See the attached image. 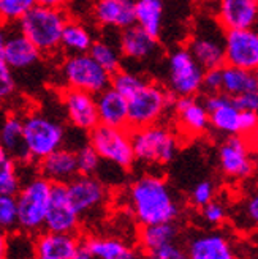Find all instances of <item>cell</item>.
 <instances>
[{"mask_svg":"<svg viewBox=\"0 0 258 259\" xmlns=\"http://www.w3.org/2000/svg\"><path fill=\"white\" fill-rule=\"evenodd\" d=\"M128 207L138 225H156L176 222L180 204L170 184L160 176H139L128 187Z\"/></svg>","mask_w":258,"mask_h":259,"instance_id":"cell-1","label":"cell"},{"mask_svg":"<svg viewBox=\"0 0 258 259\" xmlns=\"http://www.w3.org/2000/svg\"><path fill=\"white\" fill-rule=\"evenodd\" d=\"M67 21L63 10L35 5L18 21V30L42 54H54L60 49V36Z\"/></svg>","mask_w":258,"mask_h":259,"instance_id":"cell-2","label":"cell"},{"mask_svg":"<svg viewBox=\"0 0 258 259\" xmlns=\"http://www.w3.org/2000/svg\"><path fill=\"white\" fill-rule=\"evenodd\" d=\"M132 146L135 160L151 166H163L174 160L179 150V139L173 130L159 123L135 128Z\"/></svg>","mask_w":258,"mask_h":259,"instance_id":"cell-3","label":"cell"},{"mask_svg":"<svg viewBox=\"0 0 258 259\" xmlns=\"http://www.w3.org/2000/svg\"><path fill=\"white\" fill-rule=\"evenodd\" d=\"M53 184L43 176H33L22 182L16 196L18 204V229L29 236L43 231Z\"/></svg>","mask_w":258,"mask_h":259,"instance_id":"cell-4","label":"cell"},{"mask_svg":"<svg viewBox=\"0 0 258 259\" xmlns=\"http://www.w3.org/2000/svg\"><path fill=\"white\" fill-rule=\"evenodd\" d=\"M24 144L30 161H40L49 153L63 147L67 132L56 117L45 112H32L22 119Z\"/></svg>","mask_w":258,"mask_h":259,"instance_id":"cell-5","label":"cell"},{"mask_svg":"<svg viewBox=\"0 0 258 259\" xmlns=\"http://www.w3.org/2000/svg\"><path fill=\"white\" fill-rule=\"evenodd\" d=\"M128 111V126L141 128L159 123L170 108L171 95L162 85L144 81L138 89L125 97Z\"/></svg>","mask_w":258,"mask_h":259,"instance_id":"cell-6","label":"cell"},{"mask_svg":"<svg viewBox=\"0 0 258 259\" xmlns=\"http://www.w3.org/2000/svg\"><path fill=\"white\" fill-rule=\"evenodd\" d=\"M89 144L98 153L101 161H106L118 169H130L136 161L132 136L125 128H114L98 123L89 132Z\"/></svg>","mask_w":258,"mask_h":259,"instance_id":"cell-7","label":"cell"},{"mask_svg":"<svg viewBox=\"0 0 258 259\" xmlns=\"http://www.w3.org/2000/svg\"><path fill=\"white\" fill-rule=\"evenodd\" d=\"M60 79L67 89H76L97 95L101 90L109 87L111 74L103 70L89 56V53L67 54V57L60 63Z\"/></svg>","mask_w":258,"mask_h":259,"instance_id":"cell-8","label":"cell"},{"mask_svg":"<svg viewBox=\"0 0 258 259\" xmlns=\"http://www.w3.org/2000/svg\"><path fill=\"white\" fill-rule=\"evenodd\" d=\"M204 68L187 48H177L166 60V84L171 97H195L201 89Z\"/></svg>","mask_w":258,"mask_h":259,"instance_id":"cell-9","label":"cell"},{"mask_svg":"<svg viewBox=\"0 0 258 259\" xmlns=\"http://www.w3.org/2000/svg\"><path fill=\"white\" fill-rule=\"evenodd\" d=\"M224 35L225 30L215 18H204L197 24L187 43V49L204 70L222 67L225 63Z\"/></svg>","mask_w":258,"mask_h":259,"instance_id":"cell-10","label":"cell"},{"mask_svg":"<svg viewBox=\"0 0 258 259\" xmlns=\"http://www.w3.org/2000/svg\"><path fill=\"white\" fill-rule=\"evenodd\" d=\"M218 169L235 182H242L253 176L255 158L252 139L246 136H225V141L218 146L217 152Z\"/></svg>","mask_w":258,"mask_h":259,"instance_id":"cell-11","label":"cell"},{"mask_svg":"<svg viewBox=\"0 0 258 259\" xmlns=\"http://www.w3.org/2000/svg\"><path fill=\"white\" fill-rule=\"evenodd\" d=\"M65 187L70 202L81 220L101 210L108 201L106 184L97 176L78 174L68 184H65Z\"/></svg>","mask_w":258,"mask_h":259,"instance_id":"cell-12","label":"cell"},{"mask_svg":"<svg viewBox=\"0 0 258 259\" xmlns=\"http://www.w3.org/2000/svg\"><path fill=\"white\" fill-rule=\"evenodd\" d=\"M224 65L256 71L258 68V33L255 29L225 30Z\"/></svg>","mask_w":258,"mask_h":259,"instance_id":"cell-13","label":"cell"},{"mask_svg":"<svg viewBox=\"0 0 258 259\" xmlns=\"http://www.w3.org/2000/svg\"><path fill=\"white\" fill-rule=\"evenodd\" d=\"M81 222V217L70 202L67 187L63 184H53L43 229L60 234H78Z\"/></svg>","mask_w":258,"mask_h":259,"instance_id":"cell-14","label":"cell"},{"mask_svg":"<svg viewBox=\"0 0 258 259\" xmlns=\"http://www.w3.org/2000/svg\"><path fill=\"white\" fill-rule=\"evenodd\" d=\"M203 103L209 115V128L222 136H242V111L230 95L224 92L208 94Z\"/></svg>","mask_w":258,"mask_h":259,"instance_id":"cell-15","label":"cell"},{"mask_svg":"<svg viewBox=\"0 0 258 259\" xmlns=\"http://www.w3.org/2000/svg\"><path fill=\"white\" fill-rule=\"evenodd\" d=\"M189 259H239L231 239L222 231H197L186 240Z\"/></svg>","mask_w":258,"mask_h":259,"instance_id":"cell-16","label":"cell"},{"mask_svg":"<svg viewBox=\"0 0 258 259\" xmlns=\"http://www.w3.org/2000/svg\"><path fill=\"white\" fill-rule=\"evenodd\" d=\"M62 106L68 123L78 132L89 133L98 125L95 95L76 89H65L62 92Z\"/></svg>","mask_w":258,"mask_h":259,"instance_id":"cell-17","label":"cell"},{"mask_svg":"<svg viewBox=\"0 0 258 259\" xmlns=\"http://www.w3.org/2000/svg\"><path fill=\"white\" fill-rule=\"evenodd\" d=\"M214 18L224 30L253 29L258 21V0H215Z\"/></svg>","mask_w":258,"mask_h":259,"instance_id":"cell-18","label":"cell"},{"mask_svg":"<svg viewBox=\"0 0 258 259\" xmlns=\"http://www.w3.org/2000/svg\"><path fill=\"white\" fill-rule=\"evenodd\" d=\"M92 19L109 30H124L135 24V0H95Z\"/></svg>","mask_w":258,"mask_h":259,"instance_id":"cell-19","label":"cell"},{"mask_svg":"<svg viewBox=\"0 0 258 259\" xmlns=\"http://www.w3.org/2000/svg\"><path fill=\"white\" fill-rule=\"evenodd\" d=\"M174 115L180 132L197 138L209 132V115L206 106L197 97L177 98L174 103Z\"/></svg>","mask_w":258,"mask_h":259,"instance_id":"cell-20","label":"cell"},{"mask_svg":"<svg viewBox=\"0 0 258 259\" xmlns=\"http://www.w3.org/2000/svg\"><path fill=\"white\" fill-rule=\"evenodd\" d=\"M80 247L78 234L40 231L33 237V253L38 259H71Z\"/></svg>","mask_w":258,"mask_h":259,"instance_id":"cell-21","label":"cell"},{"mask_svg":"<svg viewBox=\"0 0 258 259\" xmlns=\"http://www.w3.org/2000/svg\"><path fill=\"white\" fill-rule=\"evenodd\" d=\"M118 48L122 57L135 62H146L157 54L159 40L133 24L130 27L121 30Z\"/></svg>","mask_w":258,"mask_h":259,"instance_id":"cell-22","label":"cell"},{"mask_svg":"<svg viewBox=\"0 0 258 259\" xmlns=\"http://www.w3.org/2000/svg\"><path fill=\"white\" fill-rule=\"evenodd\" d=\"M2 60L13 71H27L42 60V53L19 30H10Z\"/></svg>","mask_w":258,"mask_h":259,"instance_id":"cell-23","label":"cell"},{"mask_svg":"<svg viewBox=\"0 0 258 259\" xmlns=\"http://www.w3.org/2000/svg\"><path fill=\"white\" fill-rule=\"evenodd\" d=\"M38 171H40V176L48 179L51 184H68L71 179L80 174L75 150L68 147L54 150L38 161Z\"/></svg>","mask_w":258,"mask_h":259,"instance_id":"cell-24","label":"cell"},{"mask_svg":"<svg viewBox=\"0 0 258 259\" xmlns=\"http://www.w3.org/2000/svg\"><path fill=\"white\" fill-rule=\"evenodd\" d=\"M81 247L97 259H143V251L119 237L87 236L81 240Z\"/></svg>","mask_w":258,"mask_h":259,"instance_id":"cell-25","label":"cell"},{"mask_svg":"<svg viewBox=\"0 0 258 259\" xmlns=\"http://www.w3.org/2000/svg\"><path fill=\"white\" fill-rule=\"evenodd\" d=\"M98 123L114 126V128H127L128 126V111L127 100L116 92L113 87H106L100 94L95 95Z\"/></svg>","mask_w":258,"mask_h":259,"instance_id":"cell-26","label":"cell"},{"mask_svg":"<svg viewBox=\"0 0 258 259\" xmlns=\"http://www.w3.org/2000/svg\"><path fill=\"white\" fill-rule=\"evenodd\" d=\"M0 146H2L18 163L30 161L24 144L22 119L16 114H10L0 123Z\"/></svg>","mask_w":258,"mask_h":259,"instance_id":"cell-27","label":"cell"},{"mask_svg":"<svg viewBox=\"0 0 258 259\" xmlns=\"http://www.w3.org/2000/svg\"><path fill=\"white\" fill-rule=\"evenodd\" d=\"M165 4L163 0H135V24L157 38L163 32Z\"/></svg>","mask_w":258,"mask_h":259,"instance_id":"cell-28","label":"cell"},{"mask_svg":"<svg viewBox=\"0 0 258 259\" xmlns=\"http://www.w3.org/2000/svg\"><path fill=\"white\" fill-rule=\"evenodd\" d=\"M220 92L230 97H238L247 92H258L256 71L231 67V65H222Z\"/></svg>","mask_w":258,"mask_h":259,"instance_id":"cell-29","label":"cell"},{"mask_svg":"<svg viewBox=\"0 0 258 259\" xmlns=\"http://www.w3.org/2000/svg\"><path fill=\"white\" fill-rule=\"evenodd\" d=\"M180 229L176 222H166V223H156V225H146L141 226L138 234V243L141 251H149L154 248L163 247L166 243H171L179 240Z\"/></svg>","mask_w":258,"mask_h":259,"instance_id":"cell-30","label":"cell"},{"mask_svg":"<svg viewBox=\"0 0 258 259\" xmlns=\"http://www.w3.org/2000/svg\"><path fill=\"white\" fill-rule=\"evenodd\" d=\"M94 35L90 29L81 21H67L63 25L60 36V49L67 54H83L89 53L90 46L94 43Z\"/></svg>","mask_w":258,"mask_h":259,"instance_id":"cell-31","label":"cell"},{"mask_svg":"<svg viewBox=\"0 0 258 259\" xmlns=\"http://www.w3.org/2000/svg\"><path fill=\"white\" fill-rule=\"evenodd\" d=\"M89 56L109 74L121 70V65H122L121 51L118 45H114L108 40H103V38L94 40L92 46L89 49Z\"/></svg>","mask_w":258,"mask_h":259,"instance_id":"cell-32","label":"cell"},{"mask_svg":"<svg viewBox=\"0 0 258 259\" xmlns=\"http://www.w3.org/2000/svg\"><path fill=\"white\" fill-rule=\"evenodd\" d=\"M21 184L18 161L0 146V194H16Z\"/></svg>","mask_w":258,"mask_h":259,"instance_id":"cell-33","label":"cell"},{"mask_svg":"<svg viewBox=\"0 0 258 259\" xmlns=\"http://www.w3.org/2000/svg\"><path fill=\"white\" fill-rule=\"evenodd\" d=\"M36 5V0H0V22L15 24Z\"/></svg>","mask_w":258,"mask_h":259,"instance_id":"cell-34","label":"cell"},{"mask_svg":"<svg viewBox=\"0 0 258 259\" xmlns=\"http://www.w3.org/2000/svg\"><path fill=\"white\" fill-rule=\"evenodd\" d=\"M76 153V164H78V172L84 176H95L101 169V158L94 150V147L89 144L81 146L75 150Z\"/></svg>","mask_w":258,"mask_h":259,"instance_id":"cell-35","label":"cell"},{"mask_svg":"<svg viewBox=\"0 0 258 259\" xmlns=\"http://www.w3.org/2000/svg\"><path fill=\"white\" fill-rule=\"evenodd\" d=\"M0 229L5 232L18 229V204L15 194H0Z\"/></svg>","mask_w":258,"mask_h":259,"instance_id":"cell-36","label":"cell"},{"mask_svg":"<svg viewBox=\"0 0 258 259\" xmlns=\"http://www.w3.org/2000/svg\"><path fill=\"white\" fill-rule=\"evenodd\" d=\"M200 212H201V218L204 222L214 228L222 226L228 218V207L225 205V202L218 201L215 198L212 201H209L206 205H203Z\"/></svg>","mask_w":258,"mask_h":259,"instance_id":"cell-37","label":"cell"},{"mask_svg":"<svg viewBox=\"0 0 258 259\" xmlns=\"http://www.w3.org/2000/svg\"><path fill=\"white\" fill-rule=\"evenodd\" d=\"M143 259H189L186 245L179 240L143 253Z\"/></svg>","mask_w":258,"mask_h":259,"instance_id":"cell-38","label":"cell"},{"mask_svg":"<svg viewBox=\"0 0 258 259\" xmlns=\"http://www.w3.org/2000/svg\"><path fill=\"white\" fill-rule=\"evenodd\" d=\"M18 90V81L8 65L0 59V103L10 101Z\"/></svg>","mask_w":258,"mask_h":259,"instance_id":"cell-39","label":"cell"},{"mask_svg":"<svg viewBox=\"0 0 258 259\" xmlns=\"http://www.w3.org/2000/svg\"><path fill=\"white\" fill-rule=\"evenodd\" d=\"M214 198H215V185L212 180H208V179L198 182L190 191V202L193 207H197V209H201L203 205H206Z\"/></svg>","mask_w":258,"mask_h":259,"instance_id":"cell-40","label":"cell"},{"mask_svg":"<svg viewBox=\"0 0 258 259\" xmlns=\"http://www.w3.org/2000/svg\"><path fill=\"white\" fill-rule=\"evenodd\" d=\"M220 87H222V67L204 70L201 89H204L208 94H215L220 92Z\"/></svg>","mask_w":258,"mask_h":259,"instance_id":"cell-41","label":"cell"},{"mask_svg":"<svg viewBox=\"0 0 258 259\" xmlns=\"http://www.w3.org/2000/svg\"><path fill=\"white\" fill-rule=\"evenodd\" d=\"M235 105L241 111H256L258 109V92H247L238 97H231Z\"/></svg>","mask_w":258,"mask_h":259,"instance_id":"cell-42","label":"cell"},{"mask_svg":"<svg viewBox=\"0 0 258 259\" xmlns=\"http://www.w3.org/2000/svg\"><path fill=\"white\" fill-rule=\"evenodd\" d=\"M244 218H246V225H249L250 228H256V222H258V198L256 194H252V196L244 202Z\"/></svg>","mask_w":258,"mask_h":259,"instance_id":"cell-43","label":"cell"},{"mask_svg":"<svg viewBox=\"0 0 258 259\" xmlns=\"http://www.w3.org/2000/svg\"><path fill=\"white\" fill-rule=\"evenodd\" d=\"M0 259H8V232L0 229Z\"/></svg>","mask_w":258,"mask_h":259,"instance_id":"cell-44","label":"cell"},{"mask_svg":"<svg viewBox=\"0 0 258 259\" xmlns=\"http://www.w3.org/2000/svg\"><path fill=\"white\" fill-rule=\"evenodd\" d=\"M68 4H70V0H36V5H43V7H49V8H59V10H62Z\"/></svg>","mask_w":258,"mask_h":259,"instance_id":"cell-45","label":"cell"},{"mask_svg":"<svg viewBox=\"0 0 258 259\" xmlns=\"http://www.w3.org/2000/svg\"><path fill=\"white\" fill-rule=\"evenodd\" d=\"M8 33H10V29L7 27V24L0 22V59H2V54H4V49H5V45H7Z\"/></svg>","mask_w":258,"mask_h":259,"instance_id":"cell-46","label":"cell"},{"mask_svg":"<svg viewBox=\"0 0 258 259\" xmlns=\"http://www.w3.org/2000/svg\"><path fill=\"white\" fill-rule=\"evenodd\" d=\"M71 259H97V257L90 254L84 247H80V248H78V251L75 253V256H73Z\"/></svg>","mask_w":258,"mask_h":259,"instance_id":"cell-47","label":"cell"},{"mask_svg":"<svg viewBox=\"0 0 258 259\" xmlns=\"http://www.w3.org/2000/svg\"><path fill=\"white\" fill-rule=\"evenodd\" d=\"M190 2H193V4H208L209 0H190Z\"/></svg>","mask_w":258,"mask_h":259,"instance_id":"cell-48","label":"cell"},{"mask_svg":"<svg viewBox=\"0 0 258 259\" xmlns=\"http://www.w3.org/2000/svg\"><path fill=\"white\" fill-rule=\"evenodd\" d=\"M32 259H38V257H32Z\"/></svg>","mask_w":258,"mask_h":259,"instance_id":"cell-49","label":"cell"}]
</instances>
